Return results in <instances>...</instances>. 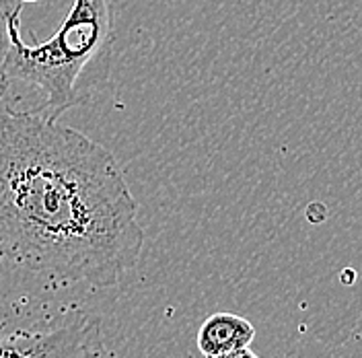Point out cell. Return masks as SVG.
<instances>
[{
    "instance_id": "cell-8",
    "label": "cell",
    "mask_w": 362,
    "mask_h": 358,
    "mask_svg": "<svg viewBox=\"0 0 362 358\" xmlns=\"http://www.w3.org/2000/svg\"><path fill=\"white\" fill-rule=\"evenodd\" d=\"M21 2H42V0H21Z\"/></svg>"
},
{
    "instance_id": "cell-2",
    "label": "cell",
    "mask_w": 362,
    "mask_h": 358,
    "mask_svg": "<svg viewBox=\"0 0 362 358\" xmlns=\"http://www.w3.org/2000/svg\"><path fill=\"white\" fill-rule=\"evenodd\" d=\"M11 52L6 72L11 81H23L44 91L45 101L40 112L58 120L78 101V81L113 40L110 0H74L60 29L44 44L29 45L21 37V13L6 23Z\"/></svg>"
},
{
    "instance_id": "cell-7",
    "label": "cell",
    "mask_w": 362,
    "mask_h": 358,
    "mask_svg": "<svg viewBox=\"0 0 362 358\" xmlns=\"http://www.w3.org/2000/svg\"><path fill=\"white\" fill-rule=\"evenodd\" d=\"M210 358H259L251 348H239V350H230V352H223V354H216V357Z\"/></svg>"
},
{
    "instance_id": "cell-4",
    "label": "cell",
    "mask_w": 362,
    "mask_h": 358,
    "mask_svg": "<svg viewBox=\"0 0 362 358\" xmlns=\"http://www.w3.org/2000/svg\"><path fill=\"white\" fill-rule=\"evenodd\" d=\"M255 340V328L251 321L235 313L210 315L198 330V350L204 357H216L223 352L247 348Z\"/></svg>"
},
{
    "instance_id": "cell-5",
    "label": "cell",
    "mask_w": 362,
    "mask_h": 358,
    "mask_svg": "<svg viewBox=\"0 0 362 358\" xmlns=\"http://www.w3.org/2000/svg\"><path fill=\"white\" fill-rule=\"evenodd\" d=\"M8 52H11V37L6 33V29H0V101L6 95V89L11 87V79L6 72V60H8Z\"/></svg>"
},
{
    "instance_id": "cell-6",
    "label": "cell",
    "mask_w": 362,
    "mask_h": 358,
    "mask_svg": "<svg viewBox=\"0 0 362 358\" xmlns=\"http://www.w3.org/2000/svg\"><path fill=\"white\" fill-rule=\"evenodd\" d=\"M21 0H0V29H6V23L15 13H21Z\"/></svg>"
},
{
    "instance_id": "cell-1",
    "label": "cell",
    "mask_w": 362,
    "mask_h": 358,
    "mask_svg": "<svg viewBox=\"0 0 362 358\" xmlns=\"http://www.w3.org/2000/svg\"><path fill=\"white\" fill-rule=\"evenodd\" d=\"M144 247L112 151L40 112L0 115V260L49 284L112 289Z\"/></svg>"
},
{
    "instance_id": "cell-3",
    "label": "cell",
    "mask_w": 362,
    "mask_h": 358,
    "mask_svg": "<svg viewBox=\"0 0 362 358\" xmlns=\"http://www.w3.org/2000/svg\"><path fill=\"white\" fill-rule=\"evenodd\" d=\"M0 358H105L101 323L76 317L47 330L0 336Z\"/></svg>"
}]
</instances>
